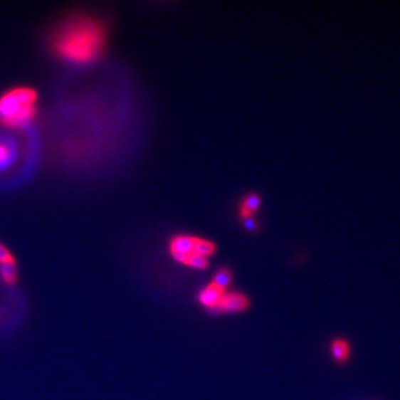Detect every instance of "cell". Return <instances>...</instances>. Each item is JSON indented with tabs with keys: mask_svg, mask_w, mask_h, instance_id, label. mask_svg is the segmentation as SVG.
<instances>
[{
	"mask_svg": "<svg viewBox=\"0 0 400 400\" xmlns=\"http://www.w3.org/2000/svg\"><path fill=\"white\" fill-rule=\"evenodd\" d=\"M105 46V29L90 17L74 18L57 33L53 49L63 60L87 63L100 56Z\"/></svg>",
	"mask_w": 400,
	"mask_h": 400,
	"instance_id": "1",
	"label": "cell"
},
{
	"mask_svg": "<svg viewBox=\"0 0 400 400\" xmlns=\"http://www.w3.org/2000/svg\"><path fill=\"white\" fill-rule=\"evenodd\" d=\"M37 93L29 87H17L0 96V122L11 128L28 125L37 114Z\"/></svg>",
	"mask_w": 400,
	"mask_h": 400,
	"instance_id": "2",
	"label": "cell"
},
{
	"mask_svg": "<svg viewBox=\"0 0 400 400\" xmlns=\"http://www.w3.org/2000/svg\"><path fill=\"white\" fill-rule=\"evenodd\" d=\"M196 241L197 237L194 236L179 235L174 237L169 243L170 255L172 258L185 265L186 260L190 256L195 255Z\"/></svg>",
	"mask_w": 400,
	"mask_h": 400,
	"instance_id": "3",
	"label": "cell"
},
{
	"mask_svg": "<svg viewBox=\"0 0 400 400\" xmlns=\"http://www.w3.org/2000/svg\"><path fill=\"white\" fill-rule=\"evenodd\" d=\"M249 307V300L245 295L238 293L223 294V298L218 304V310L228 312H238L246 310Z\"/></svg>",
	"mask_w": 400,
	"mask_h": 400,
	"instance_id": "4",
	"label": "cell"
},
{
	"mask_svg": "<svg viewBox=\"0 0 400 400\" xmlns=\"http://www.w3.org/2000/svg\"><path fill=\"white\" fill-rule=\"evenodd\" d=\"M17 157V144L6 136H0V172L8 169Z\"/></svg>",
	"mask_w": 400,
	"mask_h": 400,
	"instance_id": "5",
	"label": "cell"
},
{
	"mask_svg": "<svg viewBox=\"0 0 400 400\" xmlns=\"http://www.w3.org/2000/svg\"><path fill=\"white\" fill-rule=\"evenodd\" d=\"M330 354L338 365H346L352 356L349 342L344 338H335L330 344Z\"/></svg>",
	"mask_w": 400,
	"mask_h": 400,
	"instance_id": "6",
	"label": "cell"
},
{
	"mask_svg": "<svg viewBox=\"0 0 400 400\" xmlns=\"http://www.w3.org/2000/svg\"><path fill=\"white\" fill-rule=\"evenodd\" d=\"M223 294H225L223 290L218 288L213 283H211L199 293L198 300H199L200 304L207 307V308L216 309L221 298H223Z\"/></svg>",
	"mask_w": 400,
	"mask_h": 400,
	"instance_id": "7",
	"label": "cell"
},
{
	"mask_svg": "<svg viewBox=\"0 0 400 400\" xmlns=\"http://www.w3.org/2000/svg\"><path fill=\"white\" fill-rule=\"evenodd\" d=\"M260 207V197L257 194H249L241 200L239 207V215L243 221L251 219L253 214L258 211Z\"/></svg>",
	"mask_w": 400,
	"mask_h": 400,
	"instance_id": "8",
	"label": "cell"
},
{
	"mask_svg": "<svg viewBox=\"0 0 400 400\" xmlns=\"http://www.w3.org/2000/svg\"><path fill=\"white\" fill-rule=\"evenodd\" d=\"M18 279H19V271L16 261L0 265V281L3 284L13 286L17 284Z\"/></svg>",
	"mask_w": 400,
	"mask_h": 400,
	"instance_id": "9",
	"label": "cell"
},
{
	"mask_svg": "<svg viewBox=\"0 0 400 400\" xmlns=\"http://www.w3.org/2000/svg\"><path fill=\"white\" fill-rule=\"evenodd\" d=\"M216 251V246L211 241H206V239L198 238L196 241L195 245V255L197 256L208 258V257L213 256Z\"/></svg>",
	"mask_w": 400,
	"mask_h": 400,
	"instance_id": "10",
	"label": "cell"
},
{
	"mask_svg": "<svg viewBox=\"0 0 400 400\" xmlns=\"http://www.w3.org/2000/svg\"><path fill=\"white\" fill-rule=\"evenodd\" d=\"M231 273L227 268H221L216 273L215 276H214L213 283L216 287L221 289L225 292V289L231 285Z\"/></svg>",
	"mask_w": 400,
	"mask_h": 400,
	"instance_id": "11",
	"label": "cell"
},
{
	"mask_svg": "<svg viewBox=\"0 0 400 400\" xmlns=\"http://www.w3.org/2000/svg\"><path fill=\"white\" fill-rule=\"evenodd\" d=\"M185 266L191 267V268L200 269V270H204V269L208 267V259L204 258V257L190 256L189 258L186 260Z\"/></svg>",
	"mask_w": 400,
	"mask_h": 400,
	"instance_id": "12",
	"label": "cell"
},
{
	"mask_svg": "<svg viewBox=\"0 0 400 400\" xmlns=\"http://www.w3.org/2000/svg\"><path fill=\"white\" fill-rule=\"evenodd\" d=\"M15 260L13 253L3 243H0V265L7 263H13Z\"/></svg>",
	"mask_w": 400,
	"mask_h": 400,
	"instance_id": "13",
	"label": "cell"
}]
</instances>
